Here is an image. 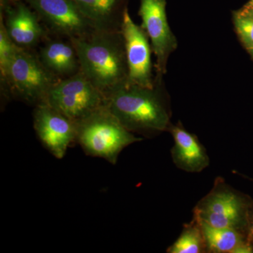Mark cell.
I'll use <instances>...</instances> for the list:
<instances>
[{
  "label": "cell",
  "instance_id": "obj_1",
  "mask_svg": "<svg viewBox=\"0 0 253 253\" xmlns=\"http://www.w3.org/2000/svg\"><path fill=\"white\" fill-rule=\"evenodd\" d=\"M77 51L81 71L104 96L127 83L128 68L121 31H95L71 40Z\"/></svg>",
  "mask_w": 253,
  "mask_h": 253
},
{
  "label": "cell",
  "instance_id": "obj_2",
  "mask_svg": "<svg viewBox=\"0 0 253 253\" xmlns=\"http://www.w3.org/2000/svg\"><path fill=\"white\" fill-rule=\"evenodd\" d=\"M106 99V107L121 124L145 138L168 131L172 124L167 101L157 86L143 87L126 83Z\"/></svg>",
  "mask_w": 253,
  "mask_h": 253
},
{
  "label": "cell",
  "instance_id": "obj_3",
  "mask_svg": "<svg viewBox=\"0 0 253 253\" xmlns=\"http://www.w3.org/2000/svg\"><path fill=\"white\" fill-rule=\"evenodd\" d=\"M143 141L126 129L106 106L77 123V139L86 156L116 165L119 155L129 145Z\"/></svg>",
  "mask_w": 253,
  "mask_h": 253
},
{
  "label": "cell",
  "instance_id": "obj_4",
  "mask_svg": "<svg viewBox=\"0 0 253 253\" xmlns=\"http://www.w3.org/2000/svg\"><path fill=\"white\" fill-rule=\"evenodd\" d=\"M58 81L33 49L19 46L6 78L1 81V91L7 99H18L36 106L45 102L48 92Z\"/></svg>",
  "mask_w": 253,
  "mask_h": 253
},
{
  "label": "cell",
  "instance_id": "obj_5",
  "mask_svg": "<svg viewBox=\"0 0 253 253\" xmlns=\"http://www.w3.org/2000/svg\"><path fill=\"white\" fill-rule=\"evenodd\" d=\"M253 199L217 176L210 192L195 206L199 220L217 228L235 229L249 235V217Z\"/></svg>",
  "mask_w": 253,
  "mask_h": 253
},
{
  "label": "cell",
  "instance_id": "obj_6",
  "mask_svg": "<svg viewBox=\"0 0 253 253\" xmlns=\"http://www.w3.org/2000/svg\"><path fill=\"white\" fill-rule=\"evenodd\" d=\"M44 103L77 123L106 106V99L79 71L56 82L48 92Z\"/></svg>",
  "mask_w": 253,
  "mask_h": 253
},
{
  "label": "cell",
  "instance_id": "obj_7",
  "mask_svg": "<svg viewBox=\"0 0 253 253\" xmlns=\"http://www.w3.org/2000/svg\"><path fill=\"white\" fill-rule=\"evenodd\" d=\"M34 10L49 33L67 40L89 36L93 23L73 0H23Z\"/></svg>",
  "mask_w": 253,
  "mask_h": 253
},
{
  "label": "cell",
  "instance_id": "obj_8",
  "mask_svg": "<svg viewBox=\"0 0 253 253\" xmlns=\"http://www.w3.org/2000/svg\"><path fill=\"white\" fill-rule=\"evenodd\" d=\"M33 126L42 144L57 159L64 158L68 148L77 144V123L46 103L35 106Z\"/></svg>",
  "mask_w": 253,
  "mask_h": 253
},
{
  "label": "cell",
  "instance_id": "obj_9",
  "mask_svg": "<svg viewBox=\"0 0 253 253\" xmlns=\"http://www.w3.org/2000/svg\"><path fill=\"white\" fill-rule=\"evenodd\" d=\"M126 47L128 84L154 88L151 52L149 37L141 26L131 19L128 9L125 12L121 28Z\"/></svg>",
  "mask_w": 253,
  "mask_h": 253
},
{
  "label": "cell",
  "instance_id": "obj_10",
  "mask_svg": "<svg viewBox=\"0 0 253 253\" xmlns=\"http://www.w3.org/2000/svg\"><path fill=\"white\" fill-rule=\"evenodd\" d=\"M139 14L141 26L151 41L156 56L157 78L166 73L168 58L176 49L177 42L173 34L166 14V0H140Z\"/></svg>",
  "mask_w": 253,
  "mask_h": 253
},
{
  "label": "cell",
  "instance_id": "obj_11",
  "mask_svg": "<svg viewBox=\"0 0 253 253\" xmlns=\"http://www.w3.org/2000/svg\"><path fill=\"white\" fill-rule=\"evenodd\" d=\"M0 19L15 44L33 49L49 38V32L39 16L23 0L0 6Z\"/></svg>",
  "mask_w": 253,
  "mask_h": 253
},
{
  "label": "cell",
  "instance_id": "obj_12",
  "mask_svg": "<svg viewBox=\"0 0 253 253\" xmlns=\"http://www.w3.org/2000/svg\"><path fill=\"white\" fill-rule=\"evenodd\" d=\"M168 132L172 134L174 146L171 156L176 167L187 172H201L210 165L207 150L196 134L186 130L181 123L171 124Z\"/></svg>",
  "mask_w": 253,
  "mask_h": 253
},
{
  "label": "cell",
  "instance_id": "obj_13",
  "mask_svg": "<svg viewBox=\"0 0 253 253\" xmlns=\"http://www.w3.org/2000/svg\"><path fill=\"white\" fill-rule=\"evenodd\" d=\"M41 62L55 77L61 80L81 71L76 48L70 40L46 38L38 53Z\"/></svg>",
  "mask_w": 253,
  "mask_h": 253
},
{
  "label": "cell",
  "instance_id": "obj_14",
  "mask_svg": "<svg viewBox=\"0 0 253 253\" xmlns=\"http://www.w3.org/2000/svg\"><path fill=\"white\" fill-rule=\"evenodd\" d=\"M98 31H121L126 0H73Z\"/></svg>",
  "mask_w": 253,
  "mask_h": 253
},
{
  "label": "cell",
  "instance_id": "obj_15",
  "mask_svg": "<svg viewBox=\"0 0 253 253\" xmlns=\"http://www.w3.org/2000/svg\"><path fill=\"white\" fill-rule=\"evenodd\" d=\"M199 221L204 231L208 253H253V242L248 234L235 229L214 227Z\"/></svg>",
  "mask_w": 253,
  "mask_h": 253
},
{
  "label": "cell",
  "instance_id": "obj_16",
  "mask_svg": "<svg viewBox=\"0 0 253 253\" xmlns=\"http://www.w3.org/2000/svg\"><path fill=\"white\" fill-rule=\"evenodd\" d=\"M168 253H208L207 245L202 226L197 217L193 216L184 224L177 239L166 251Z\"/></svg>",
  "mask_w": 253,
  "mask_h": 253
},
{
  "label": "cell",
  "instance_id": "obj_17",
  "mask_svg": "<svg viewBox=\"0 0 253 253\" xmlns=\"http://www.w3.org/2000/svg\"><path fill=\"white\" fill-rule=\"evenodd\" d=\"M18 45L10 38L5 29L2 20L0 19V77L4 81L11 61L18 49Z\"/></svg>",
  "mask_w": 253,
  "mask_h": 253
},
{
  "label": "cell",
  "instance_id": "obj_18",
  "mask_svg": "<svg viewBox=\"0 0 253 253\" xmlns=\"http://www.w3.org/2000/svg\"><path fill=\"white\" fill-rule=\"evenodd\" d=\"M234 26L246 49L253 46V16L241 11L236 13L234 17Z\"/></svg>",
  "mask_w": 253,
  "mask_h": 253
},
{
  "label": "cell",
  "instance_id": "obj_19",
  "mask_svg": "<svg viewBox=\"0 0 253 253\" xmlns=\"http://www.w3.org/2000/svg\"><path fill=\"white\" fill-rule=\"evenodd\" d=\"M248 231H249L250 239L253 242V204L252 207H251V211H250Z\"/></svg>",
  "mask_w": 253,
  "mask_h": 253
},
{
  "label": "cell",
  "instance_id": "obj_20",
  "mask_svg": "<svg viewBox=\"0 0 253 253\" xmlns=\"http://www.w3.org/2000/svg\"><path fill=\"white\" fill-rule=\"evenodd\" d=\"M18 1V0H0V6H4L9 4V3L13 2V1Z\"/></svg>",
  "mask_w": 253,
  "mask_h": 253
},
{
  "label": "cell",
  "instance_id": "obj_21",
  "mask_svg": "<svg viewBox=\"0 0 253 253\" xmlns=\"http://www.w3.org/2000/svg\"><path fill=\"white\" fill-rule=\"evenodd\" d=\"M244 8H246V9H253V0H251Z\"/></svg>",
  "mask_w": 253,
  "mask_h": 253
},
{
  "label": "cell",
  "instance_id": "obj_22",
  "mask_svg": "<svg viewBox=\"0 0 253 253\" xmlns=\"http://www.w3.org/2000/svg\"><path fill=\"white\" fill-rule=\"evenodd\" d=\"M236 173H237V174H239V176H243V177L246 178V179H249L250 181H253V179H252V178H250V177H249V176H245V175H244V174H240V173H238V172H236Z\"/></svg>",
  "mask_w": 253,
  "mask_h": 253
},
{
  "label": "cell",
  "instance_id": "obj_23",
  "mask_svg": "<svg viewBox=\"0 0 253 253\" xmlns=\"http://www.w3.org/2000/svg\"><path fill=\"white\" fill-rule=\"evenodd\" d=\"M249 51L250 53H251V55L253 56V47H251V49H249Z\"/></svg>",
  "mask_w": 253,
  "mask_h": 253
}]
</instances>
